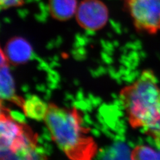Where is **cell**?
Returning a JSON list of instances; mask_svg holds the SVG:
<instances>
[{"mask_svg":"<svg viewBox=\"0 0 160 160\" xmlns=\"http://www.w3.org/2000/svg\"><path fill=\"white\" fill-rule=\"evenodd\" d=\"M130 125L153 139L160 147V86L154 72L145 69L119 92Z\"/></svg>","mask_w":160,"mask_h":160,"instance_id":"6da1fadb","label":"cell"},{"mask_svg":"<svg viewBox=\"0 0 160 160\" xmlns=\"http://www.w3.org/2000/svg\"><path fill=\"white\" fill-rule=\"evenodd\" d=\"M44 123L52 141L71 160H92L98 145L84 126L81 112L53 103L48 104Z\"/></svg>","mask_w":160,"mask_h":160,"instance_id":"7a4b0ae2","label":"cell"},{"mask_svg":"<svg viewBox=\"0 0 160 160\" xmlns=\"http://www.w3.org/2000/svg\"><path fill=\"white\" fill-rule=\"evenodd\" d=\"M0 113V160H48L29 125L16 120L2 104Z\"/></svg>","mask_w":160,"mask_h":160,"instance_id":"3957f363","label":"cell"},{"mask_svg":"<svg viewBox=\"0 0 160 160\" xmlns=\"http://www.w3.org/2000/svg\"><path fill=\"white\" fill-rule=\"evenodd\" d=\"M123 6L137 31L160 33V0H123Z\"/></svg>","mask_w":160,"mask_h":160,"instance_id":"277c9868","label":"cell"},{"mask_svg":"<svg viewBox=\"0 0 160 160\" xmlns=\"http://www.w3.org/2000/svg\"><path fill=\"white\" fill-rule=\"evenodd\" d=\"M75 17L81 28L96 31L102 29L109 18V10L101 0H82L78 4Z\"/></svg>","mask_w":160,"mask_h":160,"instance_id":"5b68a950","label":"cell"},{"mask_svg":"<svg viewBox=\"0 0 160 160\" xmlns=\"http://www.w3.org/2000/svg\"><path fill=\"white\" fill-rule=\"evenodd\" d=\"M3 52L8 63L17 65L29 61L33 49L28 40L21 37H14L7 43Z\"/></svg>","mask_w":160,"mask_h":160,"instance_id":"8992f818","label":"cell"},{"mask_svg":"<svg viewBox=\"0 0 160 160\" xmlns=\"http://www.w3.org/2000/svg\"><path fill=\"white\" fill-rule=\"evenodd\" d=\"M1 98L16 104L23 108L25 100L18 96L15 90L14 82L8 69V65H1Z\"/></svg>","mask_w":160,"mask_h":160,"instance_id":"52a82bcc","label":"cell"},{"mask_svg":"<svg viewBox=\"0 0 160 160\" xmlns=\"http://www.w3.org/2000/svg\"><path fill=\"white\" fill-rule=\"evenodd\" d=\"M77 0H49V12L58 21H67L75 15Z\"/></svg>","mask_w":160,"mask_h":160,"instance_id":"ba28073f","label":"cell"},{"mask_svg":"<svg viewBox=\"0 0 160 160\" xmlns=\"http://www.w3.org/2000/svg\"><path fill=\"white\" fill-rule=\"evenodd\" d=\"M48 104L43 103L38 97H31L25 102L23 111L26 115L36 120H43L46 113Z\"/></svg>","mask_w":160,"mask_h":160,"instance_id":"9c48e42d","label":"cell"},{"mask_svg":"<svg viewBox=\"0 0 160 160\" xmlns=\"http://www.w3.org/2000/svg\"><path fill=\"white\" fill-rule=\"evenodd\" d=\"M131 160H160V151L147 145H138L131 151Z\"/></svg>","mask_w":160,"mask_h":160,"instance_id":"30bf717a","label":"cell"},{"mask_svg":"<svg viewBox=\"0 0 160 160\" xmlns=\"http://www.w3.org/2000/svg\"><path fill=\"white\" fill-rule=\"evenodd\" d=\"M1 7L2 8L18 7L23 5L24 0H0Z\"/></svg>","mask_w":160,"mask_h":160,"instance_id":"8fae6325","label":"cell"},{"mask_svg":"<svg viewBox=\"0 0 160 160\" xmlns=\"http://www.w3.org/2000/svg\"></svg>","mask_w":160,"mask_h":160,"instance_id":"7c38bea8","label":"cell"}]
</instances>
